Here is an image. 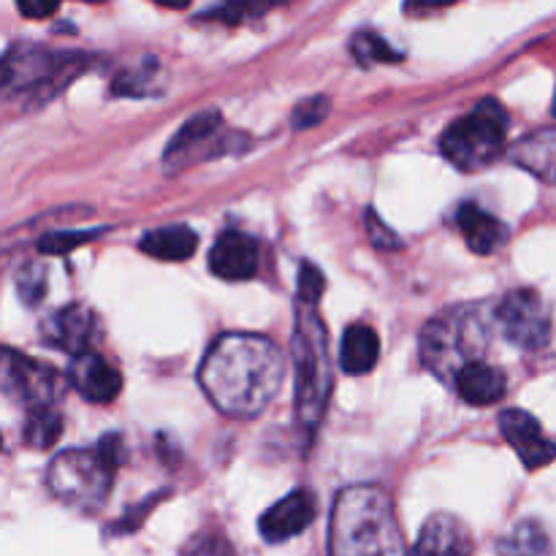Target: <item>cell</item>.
Here are the masks:
<instances>
[{
  "label": "cell",
  "mask_w": 556,
  "mask_h": 556,
  "mask_svg": "<svg viewBox=\"0 0 556 556\" xmlns=\"http://www.w3.org/2000/svg\"><path fill=\"white\" fill-rule=\"evenodd\" d=\"M282 353L258 334H223L199 369L206 400L231 418H253L271 405L282 386Z\"/></svg>",
  "instance_id": "cell-1"
},
{
  "label": "cell",
  "mask_w": 556,
  "mask_h": 556,
  "mask_svg": "<svg viewBox=\"0 0 556 556\" xmlns=\"http://www.w3.org/2000/svg\"><path fill=\"white\" fill-rule=\"evenodd\" d=\"M331 556H407L391 500L378 486H348L329 527Z\"/></svg>",
  "instance_id": "cell-2"
},
{
  "label": "cell",
  "mask_w": 556,
  "mask_h": 556,
  "mask_svg": "<svg viewBox=\"0 0 556 556\" xmlns=\"http://www.w3.org/2000/svg\"><path fill=\"white\" fill-rule=\"evenodd\" d=\"M293 369H296V418L313 434L324 418L331 394L329 337L313 307L299 304L293 329Z\"/></svg>",
  "instance_id": "cell-3"
},
{
  "label": "cell",
  "mask_w": 556,
  "mask_h": 556,
  "mask_svg": "<svg viewBox=\"0 0 556 556\" xmlns=\"http://www.w3.org/2000/svg\"><path fill=\"white\" fill-rule=\"evenodd\" d=\"M489 329L481 309L459 307L448 309L440 318L429 320L421 334V358L427 369L454 383L456 375L472 362H481L486 351Z\"/></svg>",
  "instance_id": "cell-4"
},
{
  "label": "cell",
  "mask_w": 556,
  "mask_h": 556,
  "mask_svg": "<svg viewBox=\"0 0 556 556\" xmlns=\"http://www.w3.org/2000/svg\"><path fill=\"white\" fill-rule=\"evenodd\" d=\"M508 134V112L494 98H483L470 114L445 128L440 150L459 172H481L500 157Z\"/></svg>",
  "instance_id": "cell-5"
},
{
  "label": "cell",
  "mask_w": 556,
  "mask_h": 556,
  "mask_svg": "<svg viewBox=\"0 0 556 556\" xmlns=\"http://www.w3.org/2000/svg\"><path fill=\"white\" fill-rule=\"evenodd\" d=\"M114 470L98 451L68 448L49 462L47 486L68 508L92 514L112 492Z\"/></svg>",
  "instance_id": "cell-6"
},
{
  "label": "cell",
  "mask_w": 556,
  "mask_h": 556,
  "mask_svg": "<svg viewBox=\"0 0 556 556\" xmlns=\"http://www.w3.org/2000/svg\"><path fill=\"white\" fill-rule=\"evenodd\" d=\"M81 54H60L36 43H16L3 60L5 92H36L38 101H47L71 76L85 68Z\"/></svg>",
  "instance_id": "cell-7"
},
{
  "label": "cell",
  "mask_w": 556,
  "mask_h": 556,
  "mask_svg": "<svg viewBox=\"0 0 556 556\" xmlns=\"http://www.w3.org/2000/svg\"><path fill=\"white\" fill-rule=\"evenodd\" d=\"M497 320L503 326L505 337L514 345L525 348V351H541L552 340V313L543 304V299L530 288L510 291L500 302Z\"/></svg>",
  "instance_id": "cell-8"
},
{
  "label": "cell",
  "mask_w": 556,
  "mask_h": 556,
  "mask_svg": "<svg viewBox=\"0 0 556 556\" xmlns=\"http://www.w3.org/2000/svg\"><path fill=\"white\" fill-rule=\"evenodd\" d=\"M3 389L5 394L22 402L27 413L54 407V402L60 400L58 372L36 358L11 351V348L3 351Z\"/></svg>",
  "instance_id": "cell-9"
},
{
  "label": "cell",
  "mask_w": 556,
  "mask_h": 556,
  "mask_svg": "<svg viewBox=\"0 0 556 556\" xmlns=\"http://www.w3.org/2000/svg\"><path fill=\"white\" fill-rule=\"evenodd\" d=\"M500 432L505 434L510 448L519 454L527 470H541L556 459V443L543 434L538 418L527 410L500 413Z\"/></svg>",
  "instance_id": "cell-10"
},
{
  "label": "cell",
  "mask_w": 556,
  "mask_h": 556,
  "mask_svg": "<svg viewBox=\"0 0 556 556\" xmlns=\"http://www.w3.org/2000/svg\"><path fill=\"white\" fill-rule=\"evenodd\" d=\"M318 514V505H315V494L307 489H296L288 497H282L280 503L271 505L258 521V530L264 535V541L269 543H282L296 538L299 532L307 530L315 521Z\"/></svg>",
  "instance_id": "cell-11"
},
{
  "label": "cell",
  "mask_w": 556,
  "mask_h": 556,
  "mask_svg": "<svg viewBox=\"0 0 556 556\" xmlns=\"http://www.w3.org/2000/svg\"><path fill=\"white\" fill-rule=\"evenodd\" d=\"M41 337L47 345L71 353L74 358L90 353V342L96 337V315L85 304H68L43 320Z\"/></svg>",
  "instance_id": "cell-12"
},
{
  "label": "cell",
  "mask_w": 556,
  "mask_h": 556,
  "mask_svg": "<svg viewBox=\"0 0 556 556\" xmlns=\"http://www.w3.org/2000/svg\"><path fill=\"white\" fill-rule=\"evenodd\" d=\"M68 380L81 400L92 402V405H109L119 396L123 391V375L112 367L103 356L98 353H81L71 362Z\"/></svg>",
  "instance_id": "cell-13"
},
{
  "label": "cell",
  "mask_w": 556,
  "mask_h": 556,
  "mask_svg": "<svg viewBox=\"0 0 556 556\" xmlns=\"http://www.w3.org/2000/svg\"><path fill=\"white\" fill-rule=\"evenodd\" d=\"M210 269L220 280H250L258 271V244L242 231H226L210 250Z\"/></svg>",
  "instance_id": "cell-14"
},
{
  "label": "cell",
  "mask_w": 556,
  "mask_h": 556,
  "mask_svg": "<svg viewBox=\"0 0 556 556\" xmlns=\"http://www.w3.org/2000/svg\"><path fill=\"white\" fill-rule=\"evenodd\" d=\"M223 117L217 109H206V112H199L195 117H190L182 128L177 130L172 141L166 147V168L174 172V168L185 166L195 157V152L212 139V136L220 134Z\"/></svg>",
  "instance_id": "cell-15"
},
{
  "label": "cell",
  "mask_w": 556,
  "mask_h": 556,
  "mask_svg": "<svg viewBox=\"0 0 556 556\" xmlns=\"http://www.w3.org/2000/svg\"><path fill=\"white\" fill-rule=\"evenodd\" d=\"M472 543L465 525L448 514H438L424 525L416 556H470Z\"/></svg>",
  "instance_id": "cell-16"
},
{
  "label": "cell",
  "mask_w": 556,
  "mask_h": 556,
  "mask_svg": "<svg viewBox=\"0 0 556 556\" xmlns=\"http://www.w3.org/2000/svg\"><path fill=\"white\" fill-rule=\"evenodd\" d=\"M456 226H459L462 237L467 239L472 253L478 255H492L508 239V228L497 220V217L489 215L486 210L476 204H462L456 212Z\"/></svg>",
  "instance_id": "cell-17"
},
{
  "label": "cell",
  "mask_w": 556,
  "mask_h": 556,
  "mask_svg": "<svg viewBox=\"0 0 556 556\" xmlns=\"http://www.w3.org/2000/svg\"><path fill=\"white\" fill-rule=\"evenodd\" d=\"M505 386H508L505 375L483 362L467 364L454 380L456 394H459L467 405H476V407H489L494 405V402L503 400Z\"/></svg>",
  "instance_id": "cell-18"
},
{
  "label": "cell",
  "mask_w": 556,
  "mask_h": 556,
  "mask_svg": "<svg viewBox=\"0 0 556 556\" xmlns=\"http://www.w3.org/2000/svg\"><path fill=\"white\" fill-rule=\"evenodd\" d=\"M380 358V340L372 326L353 324L342 334L340 348V367L348 375H367L372 372Z\"/></svg>",
  "instance_id": "cell-19"
},
{
  "label": "cell",
  "mask_w": 556,
  "mask_h": 556,
  "mask_svg": "<svg viewBox=\"0 0 556 556\" xmlns=\"http://www.w3.org/2000/svg\"><path fill=\"white\" fill-rule=\"evenodd\" d=\"M141 253L152 255L157 261H188L199 248V237L188 226H163L155 231H147L139 242Z\"/></svg>",
  "instance_id": "cell-20"
},
{
  "label": "cell",
  "mask_w": 556,
  "mask_h": 556,
  "mask_svg": "<svg viewBox=\"0 0 556 556\" xmlns=\"http://www.w3.org/2000/svg\"><path fill=\"white\" fill-rule=\"evenodd\" d=\"M514 161L543 182H556V130H538L516 144Z\"/></svg>",
  "instance_id": "cell-21"
},
{
  "label": "cell",
  "mask_w": 556,
  "mask_h": 556,
  "mask_svg": "<svg viewBox=\"0 0 556 556\" xmlns=\"http://www.w3.org/2000/svg\"><path fill=\"white\" fill-rule=\"evenodd\" d=\"M163 85H166V74H163L161 63L147 58L144 63L119 71L117 79L112 81V92L123 98H150L161 96Z\"/></svg>",
  "instance_id": "cell-22"
},
{
  "label": "cell",
  "mask_w": 556,
  "mask_h": 556,
  "mask_svg": "<svg viewBox=\"0 0 556 556\" xmlns=\"http://www.w3.org/2000/svg\"><path fill=\"white\" fill-rule=\"evenodd\" d=\"M60 432H63V418L54 407H41V410L27 413L25 429H22V438L30 448L47 451L49 445L58 443Z\"/></svg>",
  "instance_id": "cell-23"
},
{
  "label": "cell",
  "mask_w": 556,
  "mask_h": 556,
  "mask_svg": "<svg viewBox=\"0 0 556 556\" xmlns=\"http://www.w3.org/2000/svg\"><path fill=\"white\" fill-rule=\"evenodd\" d=\"M351 49H353V58H356L362 65L400 63L402 60V52H396V49L391 47L383 36H378V33H369V30L358 33V36L353 38Z\"/></svg>",
  "instance_id": "cell-24"
},
{
  "label": "cell",
  "mask_w": 556,
  "mask_h": 556,
  "mask_svg": "<svg viewBox=\"0 0 556 556\" xmlns=\"http://www.w3.org/2000/svg\"><path fill=\"white\" fill-rule=\"evenodd\" d=\"M16 288L27 307H36L47 296V269L41 264H27L16 277Z\"/></svg>",
  "instance_id": "cell-25"
},
{
  "label": "cell",
  "mask_w": 556,
  "mask_h": 556,
  "mask_svg": "<svg viewBox=\"0 0 556 556\" xmlns=\"http://www.w3.org/2000/svg\"><path fill=\"white\" fill-rule=\"evenodd\" d=\"M98 233H103V228L101 231H54V233H47V237H41L38 250L49 255H63L68 253V250L79 248V244L92 242V237H98Z\"/></svg>",
  "instance_id": "cell-26"
},
{
  "label": "cell",
  "mask_w": 556,
  "mask_h": 556,
  "mask_svg": "<svg viewBox=\"0 0 556 556\" xmlns=\"http://www.w3.org/2000/svg\"><path fill=\"white\" fill-rule=\"evenodd\" d=\"M182 556H237V552L220 532H201L185 543Z\"/></svg>",
  "instance_id": "cell-27"
},
{
  "label": "cell",
  "mask_w": 556,
  "mask_h": 556,
  "mask_svg": "<svg viewBox=\"0 0 556 556\" xmlns=\"http://www.w3.org/2000/svg\"><path fill=\"white\" fill-rule=\"evenodd\" d=\"M329 106H331L329 98H324V96L307 98V101L296 103V109H293L291 125H293V128H296V130L315 128V125L324 123V119L329 117Z\"/></svg>",
  "instance_id": "cell-28"
},
{
  "label": "cell",
  "mask_w": 556,
  "mask_h": 556,
  "mask_svg": "<svg viewBox=\"0 0 556 556\" xmlns=\"http://www.w3.org/2000/svg\"><path fill=\"white\" fill-rule=\"evenodd\" d=\"M296 291H299V304H307V307H313V304L320 302V296H324V291H326V277L320 275L318 266L307 264V261L299 266Z\"/></svg>",
  "instance_id": "cell-29"
},
{
  "label": "cell",
  "mask_w": 556,
  "mask_h": 556,
  "mask_svg": "<svg viewBox=\"0 0 556 556\" xmlns=\"http://www.w3.org/2000/svg\"><path fill=\"white\" fill-rule=\"evenodd\" d=\"M367 231H369V239H372L375 248H380V250L402 248L400 237H396V233L391 231L383 220H380L378 212L375 210H367Z\"/></svg>",
  "instance_id": "cell-30"
},
{
  "label": "cell",
  "mask_w": 556,
  "mask_h": 556,
  "mask_svg": "<svg viewBox=\"0 0 556 556\" xmlns=\"http://www.w3.org/2000/svg\"><path fill=\"white\" fill-rule=\"evenodd\" d=\"M96 451L101 454V459L106 462L112 470H117V467L125 462V456H128V448H125L119 434H106V438H101V443H98Z\"/></svg>",
  "instance_id": "cell-31"
},
{
  "label": "cell",
  "mask_w": 556,
  "mask_h": 556,
  "mask_svg": "<svg viewBox=\"0 0 556 556\" xmlns=\"http://www.w3.org/2000/svg\"><path fill=\"white\" fill-rule=\"evenodd\" d=\"M20 11L25 16H36V20H43V16H52L58 11V3H20Z\"/></svg>",
  "instance_id": "cell-32"
},
{
  "label": "cell",
  "mask_w": 556,
  "mask_h": 556,
  "mask_svg": "<svg viewBox=\"0 0 556 556\" xmlns=\"http://www.w3.org/2000/svg\"><path fill=\"white\" fill-rule=\"evenodd\" d=\"M552 112H554V117H556V96H554V109H552Z\"/></svg>",
  "instance_id": "cell-33"
}]
</instances>
